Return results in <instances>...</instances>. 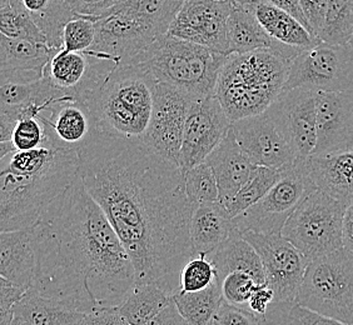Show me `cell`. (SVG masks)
<instances>
[{"label": "cell", "instance_id": "cell-1", "mask_svg": "<svg viewBox=\"0 0 353 325\" xmlns=\"http://www.w3.org/2000/svg\"><path fill=\"white\" fill-rule=\"evenodd\" d=\"M83 183L108 218L134 265L136 285L173 295L194 257L184 171L142 140L95 133L78 151Z\"/></svg>", "mask_w": 353, "mask_h": 325}, {"label": "cell", "instance_id": "cell-2", "mask_svg": "<svg viewBox=\"0 0 353 325\" xmlns=\"http://www.w3.org/2000/svg\"><path fill=\"white\" fill-rule=\"evenodd\" d=\"M33 284L77 312L117 308L136 285V271L114 228L78 174L32 227Z\"/></svg>", "mask_w": 353, "mask_h": 325}, {"label": "cell", "instance_id": "cell-3", "mask_svg": "<svg viewBox=\"0 0 353 325\" xmlns=\"http://www.w3.org/2000/svg\"><path fill=\"white\" fill-rule=\"evenodd\" d=\"M75 150L43 147L15 151L1 159L0 229L32 228L49 204L79 174Z\"/></svg>", "mask_w": 353, "mask_h": 325}, {"label": "cell", "instance_id": "cell-4", "mask_svg": "<svg viewBox=\"0 0 353 325\" xmlns=\"http://www.w3.org/2000/svg\"><path fill=\"white\" fill-rule=\"evenodd\" d=\"M156 81L137 63L118 65L89 93L88 105L99 133L142 140L150 125Z\"/></svg>", "mask_w": 353, "mask_h": 325}, {"label": "cell", "instance_id": "cell-5", "mask_svg": "<svg viewBox=\"0 0 353 325\" xmlns=\"http://www.w3.org/2000/svg\"><path fill=\"white\" fill-rule=\"evenodd\" d=\"M291 63L271 50L230 55L216 96L232 123L265 113L282 94Z\"/></svg>", "mask_w": 353, "mask_h": 325}, {"label": "cell", "instance_id": "cell-6", "mask_svg": "<svg viewBox=\"0 0 353 325\" xmlns=\"http://www.w3.org/2000/svg\"><path fill=\"white\" fill-rule=\"evenodd\" d=\"M230 55L167 34L130 63L141 65L159 84L183 90L194 101L216 95L218 78Z\"/></svg>", "mask_w": 353, "mask_h": 325}, {"label": "cell", "instance_id": "cell-7", "mask_svg": "<svg viewBox=\"0 0 353 325\" xmlns=\"http://www.w3.org/2000/svg\"><path fill=\"white\" fill-rule=\"evenodd\" d=\"M294 302L353 325V253L342 248L311 260Z\"/></svg>", "mask_w": 353, "mask_h": 325}, {"label": "cell", "instance_id": "cell-8", "mask_svg": "<svg viewBox=\"0 0 353 325\" xmlns=\"http://www.w3.org/2000/svg\"><path fill=\"white\" fill-rule=\"evenodd\" d=\"M322 190L314 189L287 220L282 235L311 262L343 248L342 231L347 207Z\"/></svg>", "mask_w": 353, "mask_h": 325}, {"label": "cell", "instance_id": "cell-9", "mask_svg": "<svg viewBox=\"0 0 353 325\" xmlns=\"http://www.w3.org/2000/svg\"><path fill=\"white\" fill-rule=\"evenodd\" d=\"M314 189L307 160L296 162L285 168L281 179L259 203L239 217L233 218L234 228L241 234L247 231L282 234V229L293 211Z\"/></svg>", "mask_w": 353, "mask_h": 325}, {"label": "cell", "instance_id": "cell-10", "mask_svg": "<svg viewBox=\"0 0 353 325\" xmlns=\"http://www.w3.org/2000/svg\"><path fill=\"white\" fill-rule=\"evenodd\" d=\"M316 92L353 90V48L321 43L299 53L290 68L283 92L293 89Z\"/></svg>", "mask_w": 353, "mask_h": 325}, {"label": "cell", "instance_id": "cell-11", "mask_svg": "<svg viewBox=\"0 0 353 325\" xmlns=\"http://www.w3.org/2000/svg\"><path fill=\"white\" fill-rule=\"evenodd\" d=\"M194 99L181 89L156 83L150 125L142 142L164 159L179 165L184 125Z\"/></svg>", "mask_w": 353, "mask_h": 325}, {"label": "cell", "instance_id": "cell-12", "mask_svg": "<svg viewBox=\"0 0 353 325\" xmlns=\"http://www.w3.org/2000/svg\"><path fill=\"white\" fill-rule=\"evenodd\" d=\"M259 253L267 284L274 291V302H294L306 273L308 259L282 234L243 233Z\"/></svg>", "mask_w": 353, "mask_h": 325}, {"label": "cell", "instance_id": "cell-13", "mask_svg": "<svg viewBox=\"0 0 353 325\" xmlns=\"http://www.w3.org/2000/svg\"><path fill=\"white\" fill-rule=\"evenodd\" d=\"M232 125L233 123L216 95L192 103L179 156V167L183 171L205 162L228 136Z\"/></svg>", "mask_w": 353, "mask_h": 325}, {"label": "cell", "instance_id": "cell-14", "mask_svg": "<svg viewBox=\"0 0 353 325\" xmlns=\"http://www.w3.org/2000/svg\"><path fill=\"white\" fill-rule=\"evenodd\" d=\"M228 0H184L168 34L228 55Z\"/></svg>", "mask_w": 353, "mask_h": 325}, {"label": "cell", "instance_id": "cell-15", "mask_svg": "<svg viewBox=\"0 0 353 325\" xmlns=\"http://www.w3.org/2000/svg\"><path fill=\"white\" fill-rule=\"evenodd\" d=\"M317 94L312 89H293L279 95L268 108L290 143L296 162H306L316 149Z\"/></svg>", "mask_w": 353, "mask_h": 325}, {"label": "cell", "instance_id": "cell-16", "mask_svg": "<svg viewBox=\"0 0 353 325\" xmlns=\"http://www.w3.org/2000/svg\"><path fill=\"white\" fill-rule=\"evenodd\" d=\"M232 130L256 165L283 169L296 162L290 143L268 109L259 116L233 123Z\"/></svg>", "mask_w": 353, "mask_h": 325}, {"label": "cell", "instance_id": "cell-17", "mask_svg": "<svg viewBox=\"0 0 353 325\" xmlns=\"http://www.w3.org/2000/svg\"><path fill=\"white\" fill-rule=\"evenodd\" d=\"M118 65L90 50L63 53L59 50L48 64L44 76L57 90L83 101Z\"/></svg>", "mask_w": 353, "mask_h": 325}, {"label": "cell", "instance_id": "cell-18", "mask_svg": "<svg viewBox=\"0 0 353 325\" xmlns=\"http://www.w3.org/2000/svg\"><path fill=\"white\" fill-rule=\"evenodd\" d=\"M47 133V147L79 151L98 132L88 105L70 96L52 103L41 116Z\"/></svg>", "mask_w": 353, "mask_h": 325}, {"label": "cell", "instance_id": "cell-19", "mask_svg": "<svg viewBox=\"0 0 353 325\" xmlns=\"http://www.w3.org/2000/svg\"><path fill=\"white\" fill-rule=\"evenodd\" d=\"M353 149V90L319 92L317 144L312 156Z\"/></svg>", "mask_w": 353, "mask_h": 325}, {"label": "cell", "instance_id": "cell-20", "mask_svg": "<svg viewBox=\"0 0 353 325\" xmlns=\"http://www.w3.org/2000/svg\"><path fill=\"white\" fill-rule=\"evenodd\" d=\"M59 50L44 43L0 36V76L4 83L41 81Z\"/></svg>", "mask_w": 353, "mask_h": 325}, {"label": "cell", "instance_id": "cell-21", "mask_svg": "<svg viewBox=\"0 0 353 325\" xmlns=\"http://www.w3.org/2000/svg\"><path fill=\"white\" fill-rule=\"evenodd\" d=\"M228 55L247 54L259 50H271L292 61L299 53L296 48L287 47L271 38L261 25L250 4L232 3L228 19Z\"/></svg>", "mask_w": 353, "mask_h": 325}, {"label": "cell", "instance_id": "cell-22", "mask_svg": "<svg viewBox=\"0 0 353 325\" xmlns=\"http://www.w3.org/2000/svg\"><path fill=\"white\" fill-rule=\"evenodd\" d=\"M205 162L214 171L219 189V202L225 208L251 179L253 171L259 167L242 149L233 134V130L212 151Z\"/></svg>", "mask_w": 353, "mask_h": 325}, {"label": "cell", "instance_id": "cell-23", "mask_svg": "<svg viewBox=\"0 0 353 325\" xmlns=\"http://www.w3.org/2000/svg\"><path fill=\"white\" fill-rule=\"evenodd\" d=\"M307 168L316 189L343 203L353 202V149L312 156Z\"/></svg>", "mask_w": 353, "mask_h": 325}, {"label": "cell", "instance_id": "cell-24", "mask_svg": "<svg viewBox=\"0 0 353 325\" xmlns=\"http://www.w3.org/2000/svg\"><path fill=\"white\" fill-rule=\"evenodd\" d=\"M35 249L33 228L0 233V277L29 289L33 284Z\"/></svg>", "mask_w": 353, "mask_h": 325}, {"label": "cell", "instance_id": "cell-25", "mask_svg": "<svg viewBox=\"0 0 353 325\" xmlns=\"http://www.w3.org/2000/svg\"><path fill=\"white\" fill-rule=\"evenodd\" d=\"M233 218L221 202L197 205L190 220V243L194 257L211 255L234 231Z\"/></svg>", "mask_w": 353, "mask_h": 325}, {"label": "cell", "instance_id": "cell-26", "mask_svg": "<svg viewBox=\"0 0 353 325\" xmlns=\"http://www.w3.org/2000/svg\"><path fill=\"white\" fill-rule=\"evenodd\" d=\"M251 7L265 32L281 44L299 50H308L322 43L297 19L272 6L267 0H254Z\"/></svg>", "mask_w": 353, "mask_h": 325}, {"label": "cell", "instance_id": "cell-27", "mask_svg": "<svg viewBox=\"0 0 353 325\" xmlns=\"http://www.w3.org/2000/svg\"><path fill=\"white\" fill-rule=\"evenodd\" d=\"M84 313L77 312L54 299L29 288L14 305L12 325H78Z\"/></svg>", "mask_w": 353, "mask_h": 325}, {"label": "cell", "instance_id": "cell-28", "mask_svg": "<svg viewBox=\"0 0 353 325\" xmlns=\"http://www.w3.org/2000/svg\"><path fill=\"white\" fill-rule=\"evenodd\" d=\"M208 257L214 265L219 283L231 273L243 271L251 274L259 284H267L265 269L259 253L238 231Z\"/></svg>", "mask_w": 353, "mask_h": 325}, {"label": "cell", "instance_id": "cell-29", "mask_svg": "<svg viewBox=\"0 0 353 325\" xmlns=\"http://www.w3.org/2000/svg\"><path fill=\"white\" fill-rule=\"evenodd\" d=\"M27 12L41 32L47 36L48 45L61 50L63 30L68 21L78 14L67 0H12Z\"/></svg>", "mask_w": 353, "mask_h": 325}, {"label": "cell", "instance_id": "cell-30", "mask_svg": "<svg viewBox=\"0 0 353 325\" xmlns=\"http://www.w3.org/2000/svg\"><path fill=\"white\" fill-rule=\"evenodd\" d=\"M178 311L190 325H211L224 299L222 288L216 279L207 289L176 291L172 295Z\"/></svg>", "mask_w": 353, "mask_h": 325}, {"label": "cell", "instance_id": "cell-31", "mask_svg": "<svg viewBox=\"0 0 353 325\" xmlns=\"http://www.w3.org/2000/svg\"><path fill=\"white\" fill-rule=\"evenodd\" d=\"M172 302V295L156 285L138 284L117 309L130 325H142L154 318Z\"/></svg>", "mask_w": 353, "mask_h": 325}, {"label": "cell", "instance_id": "cell-32", "mask_svg": "<svg viewBox=\"0 0 353 325\" xmlns=\"http://www.w3.org/2000/svg\"><path fill=\"white\" fill-rule=\"evenodd\" d=\"M152 34L159 39L168 34L184 0H123Z\"/></svg>", "mask_w": 353, "mask_h": 325}, {"label": "cell", "instance_id": "cell-33", "mask_svg": "<svg viewBox=\"0 0 353 325\" xmlns=\"http://www.w3.org/2000/svg\"><path fill=\"white\" fill-rule=\"evenodd\" d=\"M283 169H274L268 167H257L253 171L251 179L245 187L238 191L237 196L227 205L232 218H237L259 203L262 198L272 189L283 174Z\"/></svg>", "mask_w": 353, "mask_h": 325}, {"label": "cell", "instance_id": "cell-34", "mask_svg": "<svg viewBox=\"0 0 353 325\" xmlns=\"http://www.w3.org/2000/svg\"><path fill=\"white\" fill-rule=\"evenodd\" d=\"M352 35L353 0H328L319 41L331 45H348Z\"/></svg>", "mask_w": 353, "mask_h": 325}, {"label": "cell", "instance_id": "cell-35", "mask_svg": "<svg viewBox=\"0 0 353 325\" xmlns=\"http://www.w3.org/2000/svg\"><path fill=\"white\" fill-rule=\"evenodd\" d=\"M262 325H350L314 312L296 302H274Z\"/></svg>", "mask_w": 353, "mask_h": 325}, {"label": "cell", "instance_id": "cell-36", "mask_svg": "<svg viewBox=\"0 0 353 325\" xmlns=\"http://www.w3.org/2000/svg\"><path fill=\"white\" fill-rule=\"evenodd\" d=\"M0 32L12 39H27L48 44L47 36L34 21L18 4L10 1L6 9L0 10Z\"/></svg>", "mask_w": 353, "mask_h": 325}, {"label": "cell", "instance_id": "cell-37", "mask_svg": "<svg viewBox=\"0 0 353 325\" xmlns=\"http://www.w3.org/2000/svg\"><path fill=\"white\" fill-rule=\"evenodd\" d=\"M185 190L190 202L196 207L201 204L219 202L217 179L211 167L204 162L184 171Z\"/></svg>", "mask_w": 353, "mask_h": 325}, {"label": "cell", "instance_id": "cell-38", "mask_svg": "<svg viewBox=\"0 0 353 325\" xmlns=\"http://www.w3.org/2000/svg\"><path fill=\"white\" fill-rule=\"evenodd\" d=\"M97 18L77 15L67 23L63 30V43L61 50L63 53H81L87 52L94 45L97 36L95 28Z\"/></svg>", "mask_w": 353, "mask_h": 325}, {"label": "cell", "instance_id": "cell-39", "mask_svg": "<svg viewBox=\"0 0 353 325\" xmlns=\"http://www.w3.org/2000/svg\"><path fill=\"white\" fill-rule=\"evenodd\" d=\"M216 279H217V273L210 257L205 254H198L184 265L181 273L179 291H187V293L203 291L207 289Z\"/></svg>", "mask_w": 353, "mask_h": 325}, {"label": "cell", "instance_id": "cell-40", "mask_svg": "<svg viewBox=\"0 0 353 325\" xmlns=\"http://www.w3.org/2000/svg\"><path fill=\"white\" fill-rule=\"evenodd\" d=\"M10 142L13 143L17 151H27L47 147V133L41 118H21L14 128Z\"/></svg>", "mask_w": 353, "mask_h": 325}, {"label": "cell", "instance_id": "cell-41", "mask_svg": "<svg viewBox=\"0 0 353 325\" xmlns=\"http://www.w3.org/2000/svg\"><path fill=\"white\" fill-rule=\"evenodd\" d=\"M222 288V294L225 303L234 305L238 308H243L248 304L253 291L259 288V282L248 273L234 271L228 274L219 283Z\"/></svg>", "mask_w": 353, "mask_h": 325}, {"label": "cell", "instance_id": "cell-42", "mask_svg": "<svg viewBox=\"0 0 353 325\" xmlns=\"http://www.w3.org/2000/svg\"><path fill=\"white\" fill-rule=\"evenodd\" d=\"M27 291L0 277V325H12L14 305L23 298Z\"/></svg>", "mask_w": 353, "mask_h": 325}, {"label": "cell", "instance_id": "cell-43", "mask_svg": "<svg viewBox=\"0 0 353 325\" xmlns=\"http://www.w3.org/2000/svg\"><path fill=\"white\" fill-rule=\"evenodd\" d=\"M211 325H262L259 319L243 308L223 302Z\"/></svg>", "mask_w": 353, "mask_h": 325}, {"label": "cell", "instance_id": "cell-44", "mask_svg": "<svg viewBox=\"0 0 353 325\" xmlns=\"http://www.w3.org/2000/svg\"><path fill=\"white\" fill-rule=\"evenodd\" d=\"M274 300H276V297H274V291H272L271 286L268 284L259 285V288L253 291L251 298L248 300V304L245 306V311L256 315L262 324L265 314L268 312L272 303H274Z\"/></svg>", "mask_w": 353, "mask_h": 325}, {"label": "cell", "instance_id": "cell-45", "mask_svg": "<svg viewBox=\"0 0 353 325\" xmlns=\"http://www.w3.org/2000/svg\"><path fill=\"white\" fill-rule=\"evenodd\" d=\"M299 1L311 28V33L319 38L326 19L328 0H299Z\"/></svg>", "mask_w": 353, "mask_h": 325}, {"label": "cell", "instance_id": "cell-46", "mask_svg": "<svg viewBox=\"0 0 353 325\" xmlns=\"http://www.w3.org/2000/svg\"><path fill=\"white\" fill-rule=\"evenodd\" d=\"M118 1L119 0H67L75 14L92 18H99Z\"/></svg>", "mask_w": 353, "mask_h": 325}, {"label": "cell", "instance_id": "cell-47", "mask_svg": "<svg viewBox=\"0 0 353 325\" xmlns=\"http://www.w3.org/2000/svg\"><path fill=\"white\" fill-rule=\"evenodd\" d=\"M78 325H130L117 308H103L84 314Z\"/></svg>", "mask_w": 353, "mask_h": 325}, {"label": "cell", "instance_id": "cell-48", "mask_svg": "<svg viewBox=\"0 0 353 325\" xmlns=\"http://www.w3.org/2000/svg\"><path fill=\"white\" fill-rule=\"evenodd\" d=\"M142 325H190L178 311L174 302H172L165 309Z\"/></svg>", "mask_w": 353, "mask_h": 325}, {"label": "cell", "instance_id": "cell-49", "mask_svg": "<svg viewBox=\"0 0 353 325\" xmlns=\"http://www.w3.org/2000/svg\"><path fill=\"white\" fill-rule=\"evenodd\" d=\"M267 1L271 3L272 6L279 8L285 13L290 14L294 19H297L303 27H306L311 33V28L307 21L306 15L303 13V9H302L299 0H267Z\"/></svg>", "mask_w": 353, "mask_h": 325}, {"label": "cell", "instance_id": "cell-50", "mask_svg": "<svg viewBox=\"0 0 353 325\" xmlns=\"http://www.w3.org/2000/svg\"><path fill=\"white\" fill-rule=\"evenodd\" d=\"M343 248L353 253V202L347 207L343 218V231H342Z\"/></svg>", "mask_w": 353, "mask_h": 325}, {"label": "cell", "instance_id": "cell-51", "mask_svg": "<svg viewBox=\"0 0 353 325\" xmlns=\"http://www.w3.org/2000/svg\"><path fill=\"white\" fill-rule=\"evenodd\" d=\"M10 1H12V0H0V10L6 9V8L10 4Z\"/></svg>", "mask_w": 353, "mask_h": 325}, {"label": "cell", "instance_id": "cell-52", "mask_svg": "<svg viewBox=\"0 0 353 325\" xmlns=\"http://www.w3.org/2000/svg\"><path fill=\"white\" fill-rule=\"evenodd\" d=\"M228 1H231V3H238V4H250V3L254 1V0H228Z\"/></svg>", "mask_w": 353, "mask_h": 325}, {"label": "cell", "instance_id": "cell-53", "mask_svg": "<svg viewBox=\"0 0 353 325\" xmlns=\"http://www.w3.org/2000/svg\"><path fill=\"white\" fill-rule=\"evenodd\" d=\"M350 45L353 48V35H352V39H351V41H350Z\"/></svg>", "mask_w": 353, "mask_h": 325}]
</instances>
